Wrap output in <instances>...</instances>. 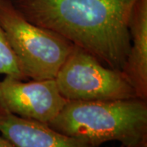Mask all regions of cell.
<instances>
[{
    "label": "cell",
    "instance_id": "obj_1",
    "mask_svg": "<svg viewBox=\"0 0 147 147\" xmlns=\"http://www.w3.org/2000/svg\"><path fill=\"white\" fill-rule=\"evenodd\" d=\"M22 16L121 70L131 46L127 21L136 0H10Z\"/></svg>",
    "mask_w": 147,
    "mask_h": 147
},
{
    "label": "cell",
    "instance_id": "obj_2",
    "mask_svg": "<svg viewBox=\"0 0 147 147\" xmlns=\"http://www.w3.org/2000/svg\"><path fill=\"white\" fill-rule=\"evenodd\" d=\"M47 124L91 147L109 142L123 147H147V100H68Z\"/></svg>",
    "mask_w": 147,
    "mask_h": 147
},
{
    "label": "cell",
    "instance_id": "obj_3",
    "mask_svg": "<svg viewBox=\"0 0 147 147\" xmlns=\"http://www.w3.org/2000/svg\"><path fill=\"white\" fill-rule=\"evenodd\" d=\"M0 25L27 79H55L72 42L28 21L10 0H0Z\"/></svg>",
    "mask_w": 147,
    "mask_h": 147
},
{
    "label": "cell",
    "instance_id": "obj_4",
    "mask_svg": "<svg viewBox=\"0 0 147 147\" xmlns=\"http://www.w3.org/2000/svg\"><path fill=\"white\" fill-rule=\"evenodd\" d=\"M67 100H115L137 97L121 70L105 66L82 47L74 45L55 77Z\"/></svg>",
    "mask_w": 147,
    "mask_h": 147
},
{
    "label": "cell",
    "instance_id": "obj_5",
    "mask_svg": "<svg viewBox=\"0 0 147 147\" xmlns=\"http://www.w3.org/2000/svg\"><path fill=\"white\" fill-rule=\"evenodd\" d=\"M67 101L54 79L25 83L6 75L0 82V106L24 119L49 123Z\"/></svg>",
    "mask_w": 147,
    "mask_h": 147
},
{
    "label": "cell",
    "instance_id": "obj_6",
    "mask_svg": "<svg viewBox=\"0 0 147 147\" xmlns=\"http://www.w3.org/2000/svg\"><path fill=\"white\" fill-rule=\"evenodd\" d=\"M0 133L15 147H91L47 123L15 115L0 106Z\"/></svg>",
    "mask_w": 147,
    "mask_h": 147
},
{
    "label": "cell",
    "instance_id": "obj_7",
    "mask_svg": "<svg viewBox=\"0 0 147 147\" xmlns=\"http://www.w3.org/2000/svg\"><path fill=\"white\" fill-rule=\"evenodd\" d=\"M131 46L121 69L138 98L147 100V0H136L127 21Z\"/></svg>",
    "mask_w": 147,
    "mask_h": 147
},
{
    "label": "cell",
    "instance_id": "obj_8",
    "mask_svg": "<svg viewBox=\"0 0 147 147\" xmlns=\"http://www.w3.org/2000/svg\"><path fill=\"white\" fill-rule=\"evenodd\" d=\"M0 74L26 80L27 79L21 63L8 42L5 32L0 25Z\"/></svg>",
    "mask_w": 147,
    "mask_h": 147
},
{
    "label": "cell",
    "instance_id": "obj_9",
    "mask_svg": "<svg viewBox=\"0 0 147 147\" xmlns=\"http://www.w3.org/2000/svg\"><path fill=\"white\" fill-rule=\"evenodd\" d=\"M0 147H15L8 140H7L5 137L0 135Z\"/></svg>",
    "mask_w": 147,
    "mask_h": 147
}]
</instances>
